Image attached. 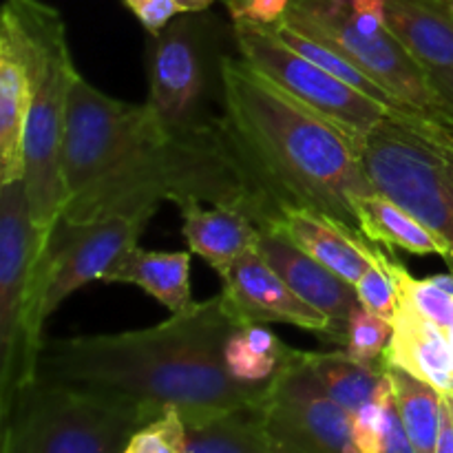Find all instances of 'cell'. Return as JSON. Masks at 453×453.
<instances>
[{
	"mask_svg": "<svg viewBox=\"0 0 453 453\" xmlns=\"http://www.w3.org/2000/svg\"><path fill=\"white\" fill-rule=\"evenodd\" d=\"M436 453H453V411L449 398L442 401V416H441V434H438Z\"/></svg>",
	"mask_w": 453,
	"mask_h": 453,
	"instance_id": "obj_35",
	"label": "cell"
},
{
	"mask_svg": "<svg viewBox=\"0 0 453 453\" xmlns=\"http://www.w3.org/2000/svg\"><path fill=\"white\" fill-rule=\"evenodd\" d=\"M292 348L286 354H264L259 349L252 348L248 343V339L243 336L242 327L230 334V339L226 341L224 349V361L226 370L230 372V376L242 383H252V385H265L273 383L274 376L279 374V370L283 367L286 358L290 357Z\"/></svg>",
	"mask_w": 453,
	"mask_h": 453,
	"instance_id": "obj_26",
	"label": "cell"
},
{
	"mask_svg": "<svg viewBox=\"0 0 453 453\" xmlns=\"http://www.w3.org/2000/svg\"><path fill=\"white\" fill-rule=\"evenodd\" d=\"M392 255V250L388 252L383 250V246H379L376 261L357 281L358 301H361L363 308L372 310V312L388 319V321H394L398 312V303H401L396 279H394L392 270H389V257Z\"/></svg>",
	"mask_w": 453,
	"mask_h": 453,
	"instance_id": "obj_29",
	"label": "cell"
},
{
	"mask_svg": "<svg viewBox=\"0 0 453 453\" xmlns=\"http://www.w3.org/2000/svg\"><path fill=\"white\" fill-rule=\"evenodd\" d=\"M60 16L42 0H4L0 13V184L22 177V140L49 27Z\"/></svg>",
	"mask_w": 453,
	"mask_h": 453,
	"instance_id": "obj_13",
	"label": "cell"
},
{
	"mask_svg": "<svg viewBox=\"0 0 453 453\" xmlns=\"http://www.w3.org/2000/svg\"><path fill=\"white\" fill-rule=\"evenodd\" d=\"M438 3H445V4H453V0H438Z\"/></svg>",
	"mask_w": 453,
	"mask_h": 453,
	"instance_id": "obj_37",
	"label": "cell"
},
{
	"mask_svg": "<svg viewBox=\"0 0 453 453\" xmlns=\"http://www.w3.org/2000/svg\"><path fill=\"white\" fill-rule=\"evenodd\" d=\"M62 175V219L69 224L190 199L237 208L261 230L279 228L283 217L239 157L219 118L173 135L146 102L115 100L82 75L66 102Z\"/></svg>",
	"mask_w": 453,
	"mask_h": 453,
	"instance_id": "obj_1",
	"label": "cell"
},
{
	"mask_svg": "<svg viewBox=\"0 0 453 453\" xmlns=\"http://www.w3.org/2000/svg\"><path fill=\"white\" fill-rule=\"evenodd\" d=\"M257 250L301 299L330 319L332 345L343 348L349 314L361 303L357 286L305 255L277 228L261 230Z\"/></svg>",
	"mask_w": 453,
	"mask_h": 453,
	"instance_id": "obj_15",
	"label": "cell"
},
{
	"mask_svg": "<svg viewBox=\"0 0 453 453\" xmlns=\"http://www.w3.org/2000/svg\"><path fill=\"white\" fill-rule=\"evenodd\" d=\"M308 357L326 392L349 416L357 414L376 396V389L385 379L383 365H367L357 361L345 349L308 352Z\"/></svg>",
	"mask_w": 453,
	"mask_h": 453,
	"instance_id": "obj_24",
	"label": "cell"
},
{
	"mask_svg": "<svg viewBox=\"0 0 453 453\" xmlns=\"http://www.w3.org/2000/svg\"><path fill=\"white\" fill-rule=\"evenodd\" d=\"M233 35L243 60L250 62L295 100L339 124L361 144H365L367 135L392 113L317 62L301 56L274 31V27L239 20L233 22Z\"/></svg>",
	"mask_w": 453,
	"mask_h": 453,
	"instance_id": "obj_10",
	"label": "cell"
},
{
	"mask_svg": "<svg viewBox=\"0 0 453 453\" xmlns=\"http://www.w3.org/2000/svg\"><path fill=\"white\" fill-rule=\"evenodd\" d=\"M363 164L376 190L441 239L453 273V128L389 113L367 135Z\"/></svg>",
	"mask_w": 453,
	"mask_h": 453,
	"instance_id": "obj_5",
	"label": "cell"
},
{
	"mask_svg": "<svg viewBox=\"0 0 453 453\" xmlns=\"http://www.w3.org/2000/svg\"><path fill=\"white\" fill-rule=\"evenodd\" d=\"M219 279L221 296L239 327L250 323H288L332 343L330 319L301 299L257 248L239 257Z\"/></svg>",
	"mask_w": 453,
	"mask_h": 453,
	"instance_id": "obj_14",
	"label": "cell"
},
{
	"mask_svg": "<svg viewBox=\"0 0 453 453\" xmlns=\"http://www.w3.org/2000/svg\"><path fill=\"white\" fill-rule=\"evenodd\" d=\"M219 87L221 127L281 211H312L365 237L357 202L376 188L363 164L361 142L242 56L219 58Z\"/></svg>",
	"mask_w": 453,
	"mask_h": 453,
	"instance_id": "obj_3",
	"label": "cell"
},
{
	"mask_svg": "<svg viewBox=\"0 0 453 453\" xmlns=\"http://www.w3.org/2000/svg\"><path fill=\"white\" fill-rule=\"evenodd\" d=\"M429 82L436 88L438 96L442 97L447 109V119L453 128V69H427Z\"/></svg>",
	"mask_w": 453,
	"mask_h": 453,
	"instance_id": "obj_34",
	"label": "cell"
},
{
	"mask_svg": "<svg viewBox=\"0 0 453 453\" xmlns=\"http://www.w3.org/2000/svg\"><path fill=\"white\" fill-rule=\"evenodd\" d=\"M358 219L361 230L372 243L388 250L401 248L411 255H441L445 257V246L441 239L416 219L410 211L389 199L380 190L358 197Z\"/></svg>",
	"mask_w": 453,
	"mask_h": 453,
	"instance_id": "obj_21",
	"label": "cell"
},
{
	"mask_svg": "<svg viewBox=\"0 0 453 453\" xmlns=\"http://www.w3.org/2000/svg\"><path fill=\"white\" fill-rule=\"evenodd\" d=\"M211 31V20L202 13H181L166 29L150 35L146 47V104L173 135H184L212 119L203 115Z\"/></svg>",
	"mask_w": 453,
	"mask_h": 453,
	"instance_id": "obj_12",
	"label": "cell"
},
{
	"mask_svg": "<svg viewBox=\"0 0 453 453\" xmlns=\"http://www.w3.org/2000/svg\"><path fill=\"white\" fill-rule=\"evenodd\" d=\"M392 321L358 303L349 314L343 349L349 357L367 365H383V352L392 339Z\"/></svg>",
	"mask_w": 453,
	"mask_h": 453,
	"instance_id": "obj_27",
	"label": "cell"
},
{
	"mask_svg": "<svg viewBox=\"0 0 453 453\" xmlns=\"http://www.w3.org/2000/svg\"><path fill=\"white\" fill-rule=\"evenodd\" d=\"M281 22L332 47L427 119L449 127L445 102L429 82L427 69L403 47L389 27L376 34H363L354 25L349 4L336 0H292Z\"/></svg>",
	"mask_w": 453,
	"mask_h": 453,
	"instance_id": "obj_8",
	"label": "cell"
},
{
	"mask_svg": "<svg viewBox=\"0 0 453 453\" xmlns=\"http://www.w3.org/2000/svg\"><path fill=\"white\" fill-rule=\"evenodd\" d=\"M162 414L127 398L34 380L0 411L3 453H122L137 429Z\"/></svg>",
	"mask_w": 453,
	"mask_h": 453,
	"instance_id": "obj_4",
	"label": "cell"
},
{
	"mask_svg": "<svg viewBox=\"0 0 453 453\" xmlns=\"http://www.w3.org/2000/svg\"><path fill=\"white\" fill-rule=\"evenodd\" d=\"M352 20L363 34H376L388 27L385 18V0H349Z\"/></svg>",
	"mask_w": 453,
	"mask_h": 453,
	"instance_id": "obj_33",
	"label": "cell"
},
{
	"mask_svg": "<svg viewBox=\"0 0 453 453\" xmlns=\"http://www.w3.org/2000/svg\"><path fill=\"white\" fill-rule=\"evenodd\" d=\"M261 405L277 453H361L352 416L326 392L308 352L292 349Z\"/></svg>",
	"mask_w": 453,
	"mask_h": 453,
	"instance_id": "obj_11",
	"label": "cell"
},
{
	"mask_svg": "<svg viewBox=\"0 0 453 453\" xmlns=\"http://www.w3.org/2000/svg\"><path fill=\"white\" fill-rule=\"evenodd\" d=\"M155 211L115 212L87 224L58 221L47 248L40 255L34 270L31 288L29 339L40 352L42 327L66 296L93 281H102L104 274L137 246L146 224Z\"/></svg>",
	"mask_w": 453,
	"mask_h": 453,
	"instance_id": "obj_7",
	"label": "cell"
},
{
	"mask_svg": "<svg viewBox=\"0 0 453 453\" xmlns=\"http://www.w3.org/2000/svg\"><path fill=\"white\" fill-rule=\"evenodd\" d=\"M394 332L383 352V367L410 372L434 385L441 394H453V348L445 327L423 317L410 301L401 299L392 321Z\"/></svg>",
	"mask_w": 453,
	"mask_h": 453,
	"instance_id": "obj_16",
	"label": "cell"
},
{
	"mask_svg": "<svg viewBox=\"0 0 453 453\" xmlns=\"http://www.w3.org/2000/svg\"><path fill=\"white\" fill-rule=\"evenodd\" d=\"M237 327L217 295L146 330L42 341L34 380L127 398L157 414L175 407L188 427L268 392L270 383H242L226 370V341Z\"/></svg>",
	"mask_w": 453,
	"mask_h": 453,
	"instance_id": "obj_2",
	"label": "cell"
},
{
	"mask_svg": "<svg viewBox=\"0 0 453 453\" xmlns=\"http://www.w3.org/2000/svg\"><path fill=\"white\" fill-rule=\"evenodd\" d=\"M261 403L221 411L202 423L188 425L186 453H277L265 427Z\"/></svg>",
	"mask_w": 453,
	"mask_h": 453,
	"instance_id": "obj_22",
	"label": "cell"
},
{
	"mask_svg": "<svg viewBox=\"0 0 453 453\" xmlns=\"http://www.w3.org/2000/svg\"><path fill=\"white\" fill-rule=\"evenodd\" d=\"M177 208L181 212V234L188 250L202 257L219 277L259 243L261 228L237 208H203V202L197 199L181 202Z\"/></svg>",
	"mask_w": 453,
	"mask_h": 453,
	"instance_id": "obj_18",
	"label": "cell"
},
{
	"mask_svg": "<svg viewBox=\"0 0 453 453\" xmlns=\"http://www.w3.org/2000/svg\"><path fill=\"white\" fill-rule=\"evenodd\" d=\"M277 230H281L305 255L354 286L379 257V246L370 239L357 237L334 221L303 208L283 211Z\"/></svg>",
	"mask_w": 453,
	"mask_h": 453,
	"instance_id": "obj_17",
	"label": "cell"
},
{
	"mask_svg": "<svg viewBox=\"0 0 453 453\" xmlns=\"http://www.w3.org/2000/svg\"><path fill=\"white\" fill-rule=\"evenodd\" d=\"M122 3L131 9L149 35H157L175 20V16H180L175 0H122Z\"/></svg>",
	"mask_w": 453,
	"mask_h": 453,
	"instance_id": "obj_32",
	"label": "cell"
},
{
	"mask_svg": "<svg viewBox=\"0 0 453 453\" xmlns=\"http://www.w3.org/2000/svg\"><path fill=\"white\" fill-rule=\"evenodd\" d=\"M102 281L142 288L173 314L184 312L195 303L190 295V252L144 250L133 246Z\"/></svg>",
	"mask_w": 453,
	"mask_h": 453,
	"instance_id": "obj_20",
	"label": "cell"
},
{
	"mask_svg": "<svg viewBox=\"0 0 453 453\" xmlns=\"http://www.w3.org/2000/svg\"><path fill=\"white\" fill-rule=\"evenodd\" d=\"M78 71L71 58L66 27L62 16L49 27L42 60L38 69L34 100L22 140V181L29 199L31 221L47 248L66 203L65 175V128L66 102Z\"/></svg>",
	"mask_w": 453,
	"mask_h": 453,
	"instance_id": "obj_6",
	"label": "cell"
},
{
	"mask_svg": "<svg viewBox=\"0 0 453 453\" xmlns=\"http://www.w3.org/2000/svg\"><path fill=\"white\" fill-rule=\"evenodd\" d=\"M230 12L233 22L246 20L274 27L286 18L292 0H221Z\"/></svg>",
	"mask_w": 453,
	"mask_h": 453,
	"instance_id": "obj_31",
	"label": "cell"
},
{
	"mask_svg": "<svg viewBox=\"0 0 453 453\" xmlns=\"http://www.w3.org/2000/svg\"><path fill=\"white\" fill-rule=\"evenodd\" d=\"M385 18L425 69H453V13L438 0H385Z\"/></svg>",
	"mask_w": 453,
	"mask_h": 453,
	"instance_id": "obj_19",
	"label": "cell"
},
{
	"mask_svg": "<svg viewBox=\"0 0 453 453\" xmlns=\"http://www.w3.org/2000/svg\"><path fill=\"white\" fill-rule=\"evenodd\" d=\"M215 0H175L180 13H203L212 7Z\"/></svg>",
	"mask_w": 453,
	"mask_h": 453,
	"instance_id": "obj_36",
	"label": "cell"
},
{
	"mask_svg": "<svg viewBox=\"0 0 453 453\" xmlns=\"http://www.w3.org/2000/svg\"><path fill=\"white\" fill-rule=\"evenodd\" d=\"M188 429L180 410L168 407L128 438L122 453H186Z\"/></svg>",
	"mask_w": 453,
	"mask_h": 453,
	"instance_id": "obj_28",
	"label": "cell"
},
{
	"mask_svg": "<svg viewBox=\"0 0 453 453\" xmlns=\"http://www.w3.org/2000/svg\"><path fill=\"white\" fill-rule=\"evenodd\" d=\"M394 401L392 380L385 372L383 383L376 389V396L352 416V436L361 453H383L388 411Z\"/></svg>",
	"mask_w": 453,
	"mask_h": 453,
	"instance_id": "obj_30",
	"label": "cell"
},
{
	"mask_svg": "<svg viewBox=\"0 0 453 453\" xmlns=\"http://www.w3.org/2000/svg\"><path fill=\"white\" fill-rule=\"evenodd\" d=\"M274 31H277V34L281 35V38L286 40L292 49H296L301 56H305V58H310L312 62H317L319 66H323L326 71H330L332 75H336V78L343 80L345 84H349L352 88L361 91L363 96H367L370 100L379 102L380 106H385V109L392 111V113L407 115V118H425L420 111H416L414 106L405 104V102L398 100L396 96H392L389 91H385L380 84H376L374 80L367 78V75L363 73L357 65H352L348 58H343L341 53H336L334 49L327 47V44H323V42H319V40L310 38V35L301 34L299 29L286 25V22H279V25H274Z\"/></svg>",
	"mask_w": 453,
	"mask_h": 453,
	"instance_id": "obj_25",
	"label": "cell"
},
{
	"mask_svg": "<svg viewBox=\"0 0 453 453\" xmlns=\"http://www.w3.org/2000/svg\"><path fill=\"white\" fill-rule=\"evenodd\" d=\"M449 9H451V13H453V4H449Z\"/></svg>",
	"mask_w": 453,
	"mask_h": 453,
	"instance_id": "obj_39",
	"label": "cell"
},
{
	"mask_svg": "<svg viewBox=\"0 0 453 453\" xmlns=\"http://www.w3.org/2000/svg\"><path fill=\"white\" fill-rule=\"evenodd\" d=\"M42 252L22 177L0 184V411L35 379L38 349L29 339V314Z\"/></svg>",
	"mask_w": 453,
	"mask_h": 453,
	"instance_id": "obj_9",
	"label": "cell"
},
{
	"mask_svg": "<svg viewBox=\"0 0 453 453\" xmlns=\"http://www.w3.org/2000/svg\"><path fill=\"white\" fill-rule=\"evenodd\" d=\"M392 380L394 401L401 414L405 432L410 436L416 453H436L438 434H441V416L445 394L434 385L416 379L410 372L385 367Z\"/></svg>",
	"mask_w": 453,
	"mask_h": 453,
	"instance_id": "obj_23",
	"label": "cell"
},
{
	"mask_svg": "<svg viewBox=\"0 0 453 453\" xmlns=\"http://www.w3.org/2000/svg\"><path fill=\"white\" fill-rule=\"evenodd\" d=\"M447 398H449V405H451V411H453V394H451V396H447Z\"/></svg>",
	"mask_w": 453,
	"mask_h": 453,
	"instance_id": "obj_38",
	"label": "cell"
}]
</instances>
